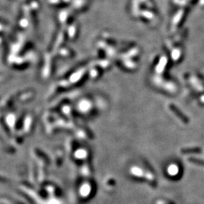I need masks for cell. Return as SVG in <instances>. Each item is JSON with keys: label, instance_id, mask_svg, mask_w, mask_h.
<instances>
[{"label": "cell", "instance_id": "cell-1", "mask_svg": "<svg viewBox=\"0 0 204 204\" xmlns=\"http://www.w3.org/2000/svg\"><path fill=\"white\" fill-rule=\"evenodd\" d=\"M169 109L172 110V111L174 113H175V115H176L177 117L179 118V120H182V122L185 123H187L189 122V120L188 118H187V117H186L185 115H184L183 113H182V112L180 111V110H178V108L176 107L174 105H169Z\"/></svg>", "mask_w": 204, "mask_h": 204}, {"label": "cell", "instance_id": "cell-2", "mask_svg": "<svg viewBox=\"0 0 204 204\" xmlns=\"http://www.w3.org/2000/svg\"><path fill=\"white\" fill-rule=\"evenodd\" d=\"M181 152L184 154H199L201 152V148L198 147H194V148H182Z\"/></svg>", "mask_w": 204, "mask_h": 204}, {"label": "cell", "instance_id": "cell-3", "mask_svg": "<svg viewBox=\"0 0 204 204\" xmlns=\"http://www.w3.org/2000/svg\"><path fill=\"white\" fill-rule=\"evenodd\" d=\"M188 161L191 163H194V164L200 165V166H204V160H200V159H197V158L190 157L188 159Z\"/></svg>", "mask_w": 204, "mask_h": 204}, {"label": "cell", "instance_id": "cell-4", "mask_svg": "<svg viewBox=\"0 0 204 204\" xmlns=\"http://www.w3.org/2000/svg\"><path fill=\"white\" fill-rule=\"evenodd\" d=\"M156 204H175V203L169 200H159L156 202Z\"/></svg>", "mask_w": 204, "mask_h": 204}]
</instances>
